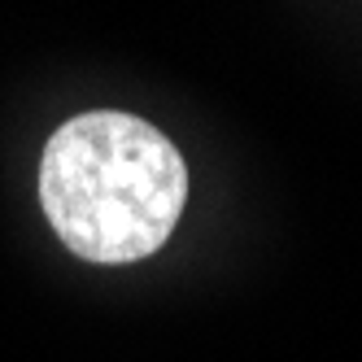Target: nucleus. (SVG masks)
I'll return each instance as SVG.
<instances>
[{"instance_id": "nucleus-1", "label": "nucleus", "mask_w": 362, "mask_h": 362, "mask_svg": "<svg viewBox=\"0 0 362 362\" xmlns=\"http://www.w3.org/2000/svg\"><path fill=\"white\" fill-rule=\"evenodd\" d=\"M40 205L74 257L127 267L170 240L188 205V166L153 122L122 110H92L48 136Z\"/></svg>"}]
</instances>
